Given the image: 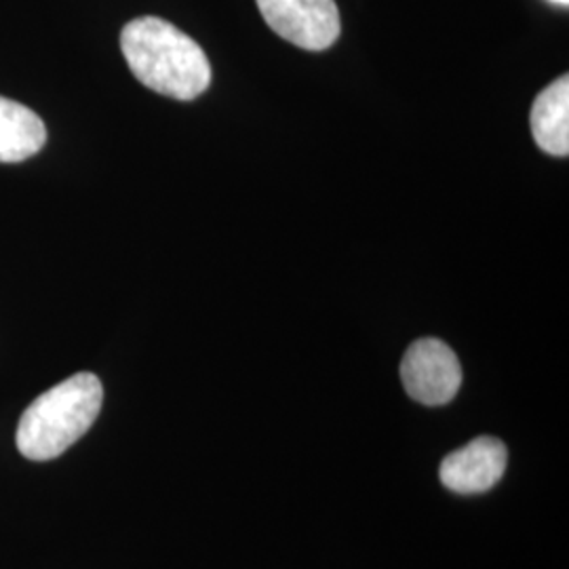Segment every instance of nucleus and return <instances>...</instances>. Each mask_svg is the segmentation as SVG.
<instances>
[{
	"label": "nucleus",
	"mask_w": 569,
	"mask_h": 569,
	"mask_svg": "<svg viewBox=\"0 0 569 569\" xmlns=\"http://www.w3.org/2000/svg\"><path fill=\"white\" fill-rule=\"evenodd\" d=\"M531 136L540 150L550 157L569 154V79L568 74L550 82L531 106Z\"/></svg>",
	"instance_id": "obj_6"
},
{
	"label": "nucleus",
	"mask_w": 569,
	"mask_h": 569,
	"mask_svg": "<svg viewBox=\"0 0 569 569\" xmlns=\"http://www.w3.org/2000/svg\"><path fill=\"white\" fill-rule=\"evenodd\" d=\"M268 28L300 49L326 51L342 32L336 0H256Z\"/></svg>",
	"instance_id": "obj_3"
},
{
	"label": "nucleus",
	"mask_w": 569,
	"mask_h": 569,
	"mask_svg": "<svg viewBox=\"0 0 569 569\" xmlns=\"http://www.w3.org/2000/svg\"><path fill=\"white\" fill-rule=\"evenodd\" d=\"M401 380L413 401L428 407L446 406L462 387V367L446 342L422 338L407 348Z\"/></svg>",
	"instance_id": "obj_4"
},
{
	"label": "nucleus",
	"mask_w": 569,
	"mask_h": 569,
	"mask_svg": "<svg viewBox=\"0 0 569 569\" xmlns=\"http://www.w3.org/2000/svg\"><path fill=\"white\" fill-rule=\"evenodd\" d=\"M121 51L133 77L167 98L190 102L211 84L203 47L161 18H138L121 32Z\"/></svg>",
	"instance_id": "obj_1"
},
{
	"label": "nucleus",
	"mask_w": 569,
	"mask_h": 569,
	"mask_svg": "<svg viewBox=\"0 0 569 569\" xmlns=\"http://www.w3.org/2000/svg\"><path fill=\"white\" fill-rule=\"evenodd\" d=\"M509 462V453L502 441L493 437H477L465 448L451 451L441 462L439 477L446 488L470 496L493 488Z\"/></svg>",
	"instance_id": "obj_5"
},
{
	"label": "nucleus",
	"mask_w": 569,
	"mask_h": 569,
	"mask_svg": "<svg viewBox=\"0 0 569 569\" xmlns=\"http://www.w3.org/2000/svg\"><path fill=\"white\" fill-rule=\"evenodd\" d=\"M103 403L96 373L81 371L42 392L21 416L16 443L23 458L47 462L72 448L93 427Z\"/></svg>",
	"instance_id": "obj_2"
},
{
	"label": "nucleus",
	"mask_w": 569,
	"mask_h": 569,
	"mask_svg": "<svg viewBox=\"0 0 569 569\" xmlns=\"http://www.w3.org/2000/svg\"><path fill=\"white\" fill-rule=\"evenodd\" d=\"M47 142L41 117L23 103L0 98V163H21Z\"/></svg>",
	"instance_id": "obj_7"
},
{
	"label": "nucleus",
	"mask_w": 569,
	"mask_h": 569,
	"mask_svg": "<svg viewBox=\"0 0 569 569\" xmlns=\"http://www.w3.org/2000/svg\"><path fill=\"white\" fill-rule=\"evenodd\" d=\"M550 2H555V4H568L569 0H550Z\"/></svg>",
	"instance_id": "obj_8"
}]
</instances>
